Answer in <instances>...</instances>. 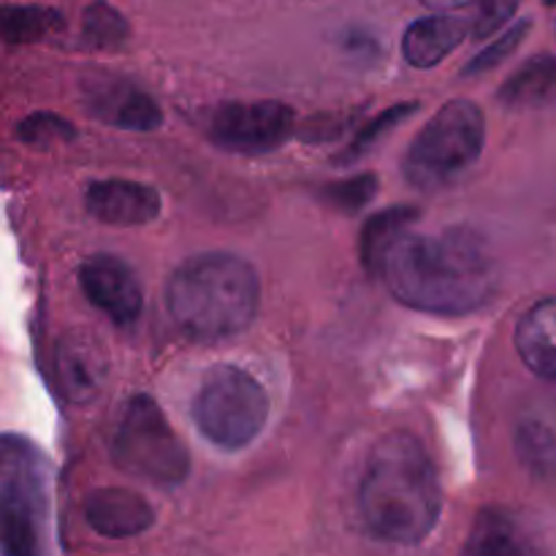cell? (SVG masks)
Masks as SVG:
<instances>
[{
    "instance_id": "cell-26",
    "label": "cell",
    "mask_w": 556,
    "mask_h": 556,
    "mask_svg": "<svg viewBox=\"0 0 556 556\" xmlns=\"http://www.w3.org/2000/svg\"><path fill=\"white\" fill-rule=\"evenodd\" d=\"M519 3L521 0H478V14L472 20V38L483 41V38L503 30L514 20Z\"/></svg>"
},
{
    "instance_id": "cell-6",
    "label": "cell",
    "mask_w": 556,
    "mask_h": 556,
    "mask_svg": "<svg viewBox=\"0 0 556 556\" xmlns=\"http://www.w3.org/2000/svg\"><path fill=\"white\" fill-rule=\"evenodd\" d=\"M271 400L264 386L233 364H217L201 378L193 421L212 445L248 448L269 421Z\"/></svg>"
},
{
    "instance_id": "cell-24",
    "label": "cell",
    "mask_w": 556,
    "mask_h": 556,
    "mask_svg": "<svg viewBox=\"0 0 556 556\" xmlns=\"http://www.w3.org/2000/svg\"><path fill=\"white\" fill-rule=\"evenodd\" d=\"M375 193H378V177L375 174H358V177H348L320 188L326 204H331L340 212H348V215L362 212L375 199Z\"/></svg>"
},
{
    "instance_id": "cell-20",
    "label": "cell",
    "mask_w": 556,
    "mask_h": 556,
    "mask_svg": "<svg viewBox=\"0 0 556 556\" xmlns=\"http://www.w3.org/2000/svg\"><path fill=\"white\" fill-rule=\"evenodd\" d=\"M60 25H63V16L43 5H5L3 20H0L5 43H36Z\"/></svg>"
},
{
    "instance_id": "cell-5",
    "label": "cell",
    "mask_w": 556,
    "mask_h": 556,
    "mask_svg": "<svg viewBox=\"0 0 556 556\" xmlns=\"http://www.w3.org/2000/svg\"><path fill=\"white\" fill-rule=\"evenodd\" d=\"M3 554L49 556V465L41 451L16 434L3 438L0 459Z\"/></svg>"
},
{
    "instance_id": "cell-2",
    "label": "cell",
    "mask_w": 556,
    "mask_h": 556,
    "mask_svg": "<svg viewBox=\"0 0 556 556\" xmlns=\"http://www.w3.org/2000/svg\"><path fill=\"white\" fill-rule=\"evenodd\" d=\"M358 510L378 541L416 546L432 535L443 514V489L421 440L391 432L375 443L358 486Z\"/></svg>"
},
{
    "instance_id": "cell-16",
    "label": "cell",
    "mask_w": 556,
    "mask_h": 556,
    "mask_svg": "<svg viewBox=\"0 0 556 556\" xmlns=\"http://www.w3.org/2000/svg\"><path fill=\"white\" fill-rule=\"evenodd\" d=\"M465 556H541L525 527L503 508H483L472 521Z\"/></svg>"
},
{
    "instance_id": "cell-19",
    "label": "cell",
    "mask_w": 556,
    "mask_h": 556,
    "mask_svg": "<svg viewBox=\"0 0 556 556\" xmlns=\"http://www.w3.org/2000/svg\"><path fill=\"white\" fill-rule=\"evenodd\" d=\"M418 220L416 206H391V210L378 212L369 217L362 228L358 239V253H362L364 269L378 275L380 264L389 255V250L400 242L405 233H410V226Z\"/></svg>"
},
{
    "instance_id": "cell-8",
    "label": "cell",
    "mask_w": 556,
    "mask_h": 556,
    "mask_svg": "<svg viewBox=\"0 0 556 556\" xmlns=\"http://www.w3.org/2000/svg\"><path fill=\"white\" fill-rule=\"evenodd\" d=\"M296 134V112L282 101L220 103L206 117L212 144L242 155H261L286 144Z\"/></svg>"
},
{
    "instance_id": "cell-11",
    "label": "cell",
    "mask_w": 556,
    "mask_h": 556,
    "mask_svg": "<svg viewBox=\"0 0 556 556\" xmlns=\"http://www.w3.org/2000/svg\"><path fill=\"white\" fill-rule=\"evenodd\" d=\"M85 206L98 223L117 228L144 226L161 215L157 188L136 179H98L85 190Z\"/></svg>"
},
{
    "instance_id": "cell-13",
    "label": "cell",
    "mask_w": 556,
    "mask_h": 556,
    "mask_svg": "<svg viewBox=\"0 0 556 556\" xmlns=\"http://www.w3.org/2000/svg\"><path fill=\"white\" fill-rule=\"evenodd\" d=\"M87 109L96 119L123 130H155L161 128L163 112L152 96L134 85H101L87 96Z\"/></svg>"
},
{
    "instance_id": "cell-7",
    "label": "cell",
    "mask_w": 556,
    "mask_h": 556,
    "mask_svg": "<svg viewBox=\"0 0 556 556\" xmlns=\"http://www.w3.org/2000/svg\"><path fill=\"white\" fill-rule=\"evenodd\" d=\"M112 459L123 472L155 486H177L190 476L188 445L147 394L125 402L112 438Z\"/></svg>"
},
{
    "instance_id": "cell-23",
    "label": "cell",
    "mask_w": 556,
    "mask_h": 556,
    "mask_svg": "<svg viewBox=\"0 0 556 556\" xmlns=\"http://www.w3.org/2000/svg\"><path fill=\"white\" fill-rule=\"evenodd\" d=\"M16 136H20V141H25L27 147L47 150V147L74 141L76 128H74V123H68V119L60 117V114L36 112L16 125Z\"/></svg>"
},
{
    "instance_id": "cell-17",
    "label": "cell",
    "mask_w": 556,
    "mask_h": 556,
    "mask_svg": "<svg viewBox=\"0 0 556 556\" xmlns=\"http://www.w3.org/2000/svg\"><path fill=\"white\" fill-rule=\"evenodd\" d=\"M516 454L538 478L556 481V405L530 410L516 427Z\"/></svg>"
},
{
    "instance_id": "cell-21",
    "label": "cell",
    "mask_w": 556,
    "mask_h": 556,
    "mask_svg": "<svg viewBox=\"0 0 556 556\" xmlns=\"http://www.w3.org/2000/svg\"><path fill=\"white\" fill-rule=\"evenodd\" d=\"M81 36L90 49H119L130 36V25L114 5L96 0L85 9V20H81Z\"/></svg>"
},
{
    "instance_id": "cell-9",
    "label": "cell",
    "mask_w": 556,
    "mask_h": 556,
    "mask_svg": "<svg viewBox=\"0 0 556 556\" xmlns=\"http://www.w3.org/2000/svg\"><path fill=\"white\" fill-rule=\"evenodd\" d=\"M79 288L87 302L101 309L112 324L134 326L144 309V293L134 269L117 255H90L79 266Z\"/></svg>"
},
{
    "instance_id": "cell-25",
    "label": "cell",
    "mask_w": 556,
    "mask_h": 556,
    "mask_svg": "<svg viewBox=\"0 0 556 556\" xmlns=\"http://www.w3.org/2000/svg\"><path fill=\"white\" fill-rule=\"evenodd\" d=\"M532 22L530 20H521L516 22L514 27H508L505 33H500L497 41L489 43L483 52H478L476 58L470 60V63L465 65V71H462V76H481V74H489V71L497 68L500 63H505V60L510 58V54L516 52V49L521 47V41L527 38V33H530Z\"/></svg>"
},
{
    "instance_id": "cell-28",
    "label": "cell",
    "mask_w": 556,
    "mask_h": 556,
    "mask_svg": "<svg viewBox=\"0 0 556 556\" xmlns=\"http://www.w3.org/2000/svg\"><path fill=\"white\" fill-rule=\"evenodd\" d=\"M543 3H546V5H556V0H543Z\"/></svg>"
},
{
    "instance_id": "cell-22",
    "label": "cell",
    "mask_w": 556,
    "mask_h": 556,
    "mask_svg": "<svg viewBox=\"0 0 556 556\" xmlns=\"http://www.w3.org/2000/svg\"><path fill=\"white\" fill-rule=\"evenodd\" d=\"M416 112H418V103L416 101L396 103V106H391V109H386V112H380L378 117L369 119V123L364 125V128L358 130L356 136H353V141H351V144H348V150L342 152L340 157H337V163H342V166H345V163H353V161H358V157H362V155H367V152L372 150V147L378 144V141L383 139L386 134H389V130H394L396 125L405 123V119L413 117V114H416Z\"/></svg>"
},
{
    "instance_id": "cell-10",
    "label": "cell",
    "mask_w": 556,
    "mask_h": 556,
    "mask_svg": "<svg viewBox=\"0 0 556 556\" xmlns=\"http://www.w3.org/2000/svg\"><path fill=\"white\" fill-rule=\"evenodd\" d=\"M54 372L65 400L74 405H90L106 386L109 358L98 340L85 331H71L54 351Z\"/></svg>"
},
{
    "instance_id": "cell-15",
    "label": "cell",
    "mask_w": 556,
    "mask_h": 556,
    "mask_svg": "<svg viewBox=\"0 0 556 556\" xmlns=\"http://www.w3.org/2000/svg\"><path fill=\"white\" fill-rule=\"evenodd\" d=\"M516 351L538 378L556 383V299L532 304L516 324Z\"/></svg>"
},
{
    "instance_id": "cell-14",
    "label": "cell",
    "mask_w": 556,
    "mask_h": 556,
    "mask_svg": "<svg viewBox=\"0 0 556 556\" xmlns=\"http://www.w3.org/2000/svg\"><path fill=\"white\" fill-rule=\"evenodd\" d=\"M472 36V25L454 14H429L413 22L402 36V58L413 68H434L443 63L456 47Z\"/></svg>"
},
{
    "instance_id": "cell-3",
    "label": "cell",
    "mask_w": 556,
    "mask_h": 556,
    "mask_svg": "<svg viewBox=\"0 0 556 556\" xmlns=\"http://www.w3.org/2000/svg\"><path fill=\"white\" fill-rule=\"evenodd\" d=\"M258 304V271L233 253L190 255L166 282V309L174 326L199 342L237 337L253 324Z\"/></svg>"
},
{
    "instance_id": "cell-27",
    "label": "cell",
    "mask_w": 556,
    "mask_h": 556,
    "mask_svg": "<svg viewBox=\"0 0 556 556\" xmlns=\"http://www.w3.org/2000/svg\"><path fill=\"white\" fill-rule=\"evenodd\" d=\"M418 3L427 5V9H432L434 14H451V11L465 9V5L478 3V0H418Z\"/></svg>"
},
{
    "instance_id": "cell-18",
    "label": "cell",
    "mask_w": 556,
    "mask_h": 556,
    "mask_svg": "<svg viewBox=\"0 0 556 556\" xmlns=\"http://www.w3.org/2000/svg\"><path fill=\"white\" fill-rule=\"evenodd\" d=\"M508 109H541L556 103V58L535 54L505 79L497 92Z\"/></svg>"
},
{
    "instance_id": "cell-1",
    "label": "cell",
    "mask_w": 556,
    "mask_h": 556,
    "mask_svg": "<svg viewBox=\"0 0 556 556\" xmlns=\"http://www.w3.org/2000/svg\"><path fill=\"white\" fill-rule=\"evenodd\" d=\"M378 275L405 307L445 318L478 313L497 291L494 255L470 228L405 233Z\"/></svg>"
},
{
    "instance_id": "cell-4",
    "label": "cell",
    "mask_w": 556,
    "mask_h": 556,
    "mask_svg": "<svg viewBox=\"0 0 556 556\" xmlns=\"http://www.w3.org/2000/svg\"><path fill=\"white\" fill-rule=\"evenodd\" d=\"M486 144V117L478 103L456 98L418 130L402 157V174L418 190H443L465 177Z\"/></svg>"
},
{
    "instance_id": "cell-12",
    "label": "cell",
    "mask_w": 556,
    "mask_h": 556,
    "mask_svg": "<svg viewBox=\"0 0 556 556\" xmlns=\"http://www.w3.org/2000/svg\"><path fill=\"white\" fill-rule=\"evenodd\" d=\"M85 519L101 538L123 541L136 538L155 525V510L141 494L123 486L96 489L85 500Z\"/></svg>"
}]
</instances>
